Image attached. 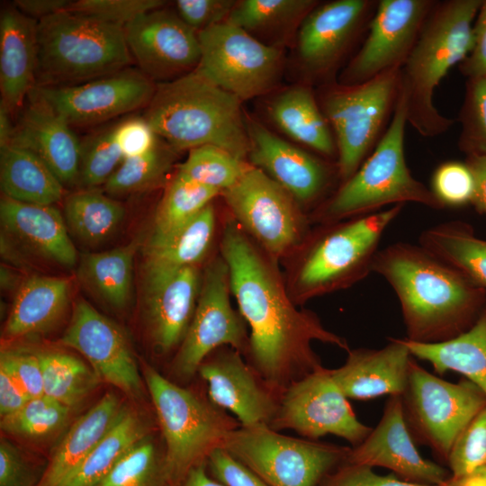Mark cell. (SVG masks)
<instances>
[{"instance_id":"1","label":"cell","mask_w":486,"mask_h":486,"mask_svg":"<svg viewBox=\"0 0 486 486\" xmlns=\"http://www.w3.org/2000/svg\"><path fill=\"white\" fill-rule=\"evenodd\" d=\"M220 254L229 268L231 294L249 328L245 359L278 395L322 367L312 342L350 349L346 338L324 327L313 311L296 307L278 262L231 217L222 226Z\"/></svg>"},{"instance_id":"2","label":"cell","mask_w":486,"mask_h":486,"mask_svg":"<svg viewBox=\"0 0 486 486\" xmlns=\"http://www.w3.org/2000/svg\"><path fill=\"white\" fill-rule=\"evenodd\" d=\"M372 272L395 292L410 341L450 340L480 317L483 288L419 244L396 242L379 249Z\"/></svg>"},{"instance_id":"3","label":"cell","mask_w":486,"mask_h":486,"mask_svg":"<svg viewBox=\"0 0 486 486\" xmlns=\"http://www.w3.org/2000/svg\"><path fill=\"white\" fill-rule=\"evenodd\" d=\"M241 103L194 69L157 84L143 117L176 151L212 145L245 160L249 138Z\"/></svg>"},{"instance_id":"4","label":"cell","mask_w":486,"mask_h":486,"mask_svg":"<svg viewBox=\"0 0 486 486\" xmlns=\"http://www.w3.org/2000/svg\"><path fill=\"white\" fill-rule=\"evenodd\" d=\"M404 204L311 230L291 258L288 292L296 305L353 286L372 272L384 231ZM285 280V279H284Z\"/></svg>"},{"instance_id":"5","label":"cell","mask_w":486,"mask_h":486,"mask_svg":"<svg viewBox=\"0 0 486 486\" xmlns=\"http://www.w3.org/2000/svg\"><path fill=\"white\" fill-rule=\"evenodd\" d=\"M482 2L436 1L400 69L407 122L422 137L439 136L454 123L435 106L434 92L448 71L472 50V26Z\"/></svg>"},{"instance_id":"6","label":"cell","mask_w":486,"mask_h":486,"mask_svg":"<svg viewBox=\"0 0 486 486\" xmlns=\"http://www.w3.org/2000/svg\"><path fill=\"white\" fill-rule=\"evenodd\" d=\"M407 123L406 104L400 91L392 117L374 151L352 176L314 209L310 221L329 224L406 202L444 209L430 188L416 179L407 166Z\"/></svg>"},{"instance_id":"7","label":"cell","mask_w":486,"mask_h":486,"mask_svg":"<svg viewBox=\"0 0 486 486\" xmlns=\"http://www.w3.org/2000/svg\"><path fill=\"white\" fill-rule=\"evenodd\" d=\"M35 86H71L126 68L132 58L123 27L62 11L38 21Z\"/></svg>"},{"instance_id":"8","label":"cell","mask_w":486,"mask_h":486,"mask_svg":"<svg viewBox=\"0 0 486 486\" xmlns=\"http://www.w3.org/2000/svg\"><path fill=\"white\" fill-rule=\"evenodd\" d=\"M143 374L165 440L163 470L171 486L194 467L206 464L240 424L209 398H201L154 368L146 365Z\"/></svg>"},{"instance_id":"9","label":"cell","mask_w":486,"mask_h":486,"mask_svg":"<svg viewBox=\"0 0 486 486\" xmlns=\"http://www.w3.org/2000/svg\"><path fill=\"white\" fill-rule=\"evenodd\" d=\"M400 69L355 85L326 86L320 104L335 138L338 178L345 182L382 139L400 95Z\"/></svg>"},{"instance_id":"10","label":"cell","mask_w":486,"mask_h":486,"mask_svg":"<svg viewBox=\"0 0 486 486\" xmlns=\"http://www.w3.org/2000/svg\"><path fill=\"white\" fill-rule=\"evenodd\" d=\"M350 448L285 436L267 425L240 426L222 447L267 486H318L346 463Z\"/></svg>"},{"instance_id":"11","label":"cell","mask_w":486,"mask_h":486,"mask_svg":"<svg viewBox=\"0 0 486 486\" xmlns=\"http://www.w3.org/2000/svg\"><path fill=\"white\" fill-rule=\"evenodd\" d=\"M400 397L416 444L430 448L446 464L458 436L486 406V394L473 382L444 380L419 365L414 357Z\"/></svg>"},{"instance_id":"12","label":"cell","mask_w":486,"mask_h":486,"mask_svg":"<svg viewBox=\"0 0 486 486\" xmlns=\"http://www.w3.org/2000/svg\"><path fill=\"white\" fill-rule=\"evenodd\" d=\"M220 196L231 218L277 262L290 257L311 231L310 219L295 199L251 165Z\"/></svg>"},{"instance_id":"13","label":"cell","mask_w":486,"mask_h":486,"mask_svg":"<svg viewBox=\"0 0 486 486\" xmlns=\"http://www.w3.org/2000/svg\"><path fill=\"white\" fill-rule=\"evenodd\" d=\"M200 74L240 101L269 92L282 70L280 50L223 22L198 33Z\"/></svg>"},{"instance_id":"14","label":"cell","mask_w":486,"mask_h":486,"mask_svg":"<svg viewBox=\"0 0 486 486\" xmlns=\"http://www.w3.org/2000/svg\"><path fill=\"white\" fill-rule=\"evenodd\" d=\"M231 289L228 266L221 255L204 266L196 308L173 362L176 375L194 376L213 351L230 346L244 357L249 332L240 312L230 302Z\"/></svg>"},{"instance_id":"15","label":"cell","mask_w":486,"mask_h":486,"mask_svg":"<svg viewBox=\"0 0 486 486\" xmlns=\"http://www.w3.org/2000/svg\"><path fill=\"white\" fill-rule=\"evenodd\" d=\"M269 427L278 432L292 429L310 440L334 435L352 447L372 430L357 418L348 399L333 380L330 369L323 366L284 391Z\"/></svg>"},{"instance_id":"16","label":"cell","mask_w":486,"mask_h":486,"mask_svg":"<svg viewBox=\"0 0 486 486\" xmlns=\"http://www.w3.org/2000/svg\"><path fill=\"white\" fill-rule=\"evenodd\" d=\"M157 84L139 68H126L81 84L35 86L30 94L48 104L70 126L105 122L150 103Z\"/></svg>"},{"instance_id":"17","label":"cell","mask_w":486,"mask_h":486,"mask_svg":"<svg viewBox=\"0 0 486 486\" xmlns=\"http://www.w3.org/2000/svg\"><path fill=\"white\" fill-rule=\"evenodd\" d=\"M435 0H380L366 37L339 76L342 85L365 82L400 69L415 46Z\"/></svg>"},{"instance_id":"18","label":"cell","mask_w":486,"mask_h":486,"mask_svg":"<svg viewBox=\"0 0 486 486\" xmlns=\"http://www.w3.org/2000/svg\"><path fill=\"white\" fill-rule=\"evenodd\" d=\"M123 31L131 58L154 82L171 81L199 64L198 34L176 11L163 7L151 10L130 22Z\"/></svg>"},{"instance_id":"19","label":"cell","mask_w":486,"mask_h":486,"mask_svg":"<svg viewBox=\"0 0 486 486\" xmlns=\"http://www.w3.org/2000/svg\"><path fill=\"white\" fill-rule=\"evenodd\" d=\"M378 1L335 0L318 4L297 35V57L312 77L328 78L368 24Z\"/></svg>"},{"instance_id":"20","label":"cell","mask_w":486,"mask_h":486,"mask_svg":"<svg viewBox=\"0 0 486 486\" xmlns=\"http://www.w3.org/2000/svg\"><path fill=\"white\" fill-rule=\"evenodd\" d=\"M248 163L285 189L305 211L318 207L338 168L283 140L261 123L247 121Z\"/></svg>"},{"instance_id":"21","label":"cell","mask_w":486,"mask_h":486,"mask_svg":"<svg viewBox=\"0 0 486 486\" xmlns=\"http://www.w3.org/2000/svg\"><path fill=\"white\" fill-rule=\"evenodd\" d=\"M197 373L207 383L210 400L231 412L241 427L271 424L281 396L240 352L230 346L218 348L205 358Z\"/></svg>"},{"instance_id":"22","label":"cell","mask_w":486,"mask_h":486,"mask_svg":"<svg viewBox=\"0 0 486 486\" xmlns=\"http://www.w3.org/2000/svg\"><path fill=\"white\" fill-rule=\"evenodd\" d=\"M346 463L382 467L407 482L440 485L448 468L424 458L407 427L400 395L389 396L378 424L357 446L350 448Z\"/></svg>"},{"instance_id":"23","label":"cell","mask_w":486,"mask_h":486,"mask_svg":"<svg viewBox=\"0 0 486 486\" xmlns=\"http://www.w3.org/2000/svg\"><path fill=\"white\" fill-rule=\"evenodd\" d=\"M201 266L158 268L143 266V301L154 346L167 353L181 345L198 302Z\"/></svg>"},{"instance_id":"24","label":"cell","mask_w":486,"mask_h":486,"mask_svg":"<svg viewBox=\"0 0 486 486\" xmlns=\"http://www.w3.org/2000/svg\"><path fill=\"white\" fill-rule=\"evenodd\" d=\"M61 342L80 352L100 380L132 397L140 395L141 380L125 335L88 302H77Z\"/></svg>"},{"instance_id":"25","label":"cell","mask_w":486,"mask_h":486,"mask_svg":"<svg viewBox=\"0 0 486 486\" xmlns=\"http://www.w3.org/2000/svg\"><path fill=\"white\" fill-rule=\"evenodd\" d=\"M29 104L14 125L9 145L30 150L58 176L64 186L76 185L80 140L71 126L43 101L29 94Z\"/></svg>"},{"instance_id":"26","label":"cell","mask_w":486,"mask_h":486,"mask_svg":"<svg viewBox=\"0 0 486 486\" xmlns=\"http://www.w3.org/2000/svg\"><path fill=\"white\" fill-rule=\"evenodd\" d=\"M412 358L403 338H389L382 348L349 349L346 362L330 374L347 399L400 395Z\"/></svg>"},{"instance_id":"27","label":"cell","mask_w":486,"mask_h":486,"mask_svg":"<svg viewBox=\"0 0 486 486\" xmlns=\"http://www.w3.org/2000/svg\"><path fill=\"white\" fill-rule=\"evenodd\" d=\"M4 230L39 256L67 268L77 263L64 216L54 205L26 203L4 195L0 202Z\"/></svg>"},{"instance_id":"28","label":"cell","mask_w":486,"mask_h":486,"mask_svg":"<svg viewBox=\"0 0 486 486\" xmlns=\"http://www.w3.org/2000/svg\"><path fill=\"white\" fill-rule=\"evenodd\" d=\"M38 21L14 5L0 15L1 99L11 111L23 104L35 87L38 65Z\"/></svg>"},{"instance_id":"29","label":"cell","mask_w":486,"mask_h":486,"mask_svg":"<svg viewBox=\"0 0 486 486\" xmlns=\"http://www.w3.org/2000/svg\"><path fill=\"white\" fill-rule=\"evenodd\" d=\"M121 411L118 398L106 393L73 423L36 486H58L106 436Z\"/></svg>"},{"instance_id":"30","label":"cell","mask_w":486,"mask_h":486,"mask_svg":"<svg viewBox=\"0 0 486 486\" xmlns=\"http://www.w3.org/2000/svg\"><path fill=\"white\" fill-rule=\"evenodd\" d=\"M71 282L63 277L33 275L19 287L5 327L14 338L40 333L51 328L66 312Z\"/></svg>"},{"instance_id":"31","label":"cell","mask_w":486,"mask_h":486,"mask_svg":"<svg viewBox=\"0 0 486 486\" xmlns=\"http://www.w3.org/2000/svg\"><path fill=\"white\" fill-rule=\"evenodd\" d=\"M268 113L292 140L326 158H337L332 130L310 87L295 86L278 94Z\"/></svg>"},{"instance_id":"32","label":"cell","mask_w":486,"mask_h":486,"mask_svg":"<svg viewBox=\"0 0 486 486\" xmlns=\"http://www.w3.org/2000/svg\"><path fill=\"white\" fill-rule=\"evenodd\" d=\"M403 340L411 356L429 363L436 374L458 373L486 394V309L468 330L450 340L436 344Z\"/></svg>"},{"instance_id":"33","label":"cell","mask_w":486,"mask_h":486,"mask_svg":"<svg viewBox=\"0 0 486 486\" xmlns=\"http://www.w3.org/2000/svg\"><path fill=\"white\" fill-rule=\"evenodd\" d=\"M217 231L212 203L182 226L162 237H149L143 266L178 268L200 266L208 256Z\"/></svg>"},{"instance_id":"34","label":"cell","mask_w":486,"mask_h":486,"mask_svg":"<svg viewBox=\"0 0 486 486\" xmlns=\"http://www.w3.org/2000/svg\"><path fill=\"white\" fill-rule=\"evenodd\" d=\"M0 184L4 196L40 205H54L65 191L58 176L39 157L14 145L0 148Z\"/></svg>"},{"instance_id":"35","label":"cell","mask_w":486,"mask_h":486,"mask_svg":"<svg viewBox=\"0 0 486 486\" xmlns=\"http://www.w3.org/2000/svg\"><path fill=\"white\" fill-rule=\"evenodd\" d=\"M137 244L103 252L81 255L77 273L80 281L107 305L124 309L131 297L133 260Z\"/></svg>"},{"instance_id":"36","label":"cell","mask_w":486,"mask_h":486,"mask_svg":"<svg viewBox=\"0 0 486 486\" xmlns=\"http://www.w3.org/2000/svg\"><path fill=\"white\" fill-rule=\"evenodd\" d=\"M419 245L486 288V240L459 221H446L424 230Z\"/></svg>"},{"instance_id":"37","label":"cell","mask_w":486,"mask_h":486,"mask_svg":"<svg viewBox=\"0 0 486 486\" xmlns=\"http://www.w3.org/2000/svg\"><path fill=\"white\" fill-rule=\"evenodd\" d=\"M124 214L120 202L96 189H81L67 196L64 202L68 231L87 245H97L109 238Z\"/></svg>"},{"instance_id":"38","label":"cell","mask_w":486,"mask_h":486,"mask_svg":"<svg viewBox=\"0 0 486 486\" xmlns=\"http://www.w3.org/2000/svg\"><path fill=\"white\" fill-rule=\"evenodd\" d=\"M144 434L138 416L122 410L106 436L58 486H97Z\"/></svg>"},{"instance_id":"39","label":"cell","mask_w":486,"mask_h":486,"mask_svg":"<svg viewBox=\"0 0 486 486\" xmlns=\"http://www.w3.org/2000/svg\"><path fill=\"white\" fill-rule=\"evenodd\" d=\"M317 4L314 0H243L236 2L227 22L251 35L284 36Z\"/></svg>"},{"instance_id":"40","label":"cell","mask_w":486,"mask_h":486,"mask_svg":"<svg viewBox=\"0 0 486 486\" xmlns=\"http://www.w3.org/2000/svg\"><path fill=\"white\" fill-rule=\"evenodd\" d=\"M40 362L44 395L68 408L78 405L98 384L95 372L71 355L37 353Z\"/></svg>"},{"instance_id":"41","label":"cell","mask_w":486,"mask_h":486,"mask_svg":"<svg viewBox=\"0 0 486 486\" xmlns=\"http://www.w3.org/2000/svg\"><path fill=\"white\" fill-rule=\"evenodd\" d=\"M219 195V191L176 174L156 210L150 237H162L176 230Z\"/></svg>"},{"instance_id":"42","label":"cell","mask_w":486,"mask_h":486,"mask_svg":"<svg viewBox=\"0 0 486 486\" xmlns=\"http://www.w3.org/2000/svg\"><path fill=\"white\" fill-rule=\"evenodd\" d=\"M176 152L158 137L148 152L122 161L104 184L106 193L126 195L156 186L171 169Z\"/></svg>"},{"instance_id":"43","label":"cell","mask_w":486,"mask_h":486,"mask_svg":"<svg viewBox=\"0 0 486 486\" xmlns=\"http://www.w3.org/2000/svg\"><path fill=\"white\" fill-rule=\"evenodd\" d=\"M250 164L217 146L204 145L189 150L176 175L219 191L232 187Z\"/></svg>"},{"instance_id":"44","label":"cell","mask_w":486,"mask_h":486,"mask_svg":"<svg viewBox=\"0 0 486 486\" xmlns=\"http://www.w3.org/2000/svg\"><path fill=\"white\" fill-rule=\"evenodd\" d=\"M115 124L102 127L80 140L76 184L80 189H96L105 184L123 160L115 140Z\"/></svg>"},{"instance_id":"45","label":"cell","mask_w":486,"mask_h":486,"mask_svg":"<svg viewBox=\"0 0 486 486\" xmlns=\"http://www.w3.org/2000/svg\"><path fill=\"white\" fill-rule=\"evenodd\" d=\"M168 486L154 445L140 440L115 464L97 486Z\"/></svg>"},{"instance_id":"46","label":"cell","mask_w":486,"mask_h":486,"mask_svg":"<svg viewBox=\"0 0 486 486\" xmlns=\"http://www.w3.org/2000/svg\"><path fill=\"white\" fill-rule=\"evenodd\" d=\"M70 408L42 395L30 399L16 412L1 418V428L11 435L39 437L59 428Z\"/></svg>"},{"instance_id":"47","label":"cell","mask_w":486,"mask_h":486,"mask_svg":"<svg viewBox=\"0 0 486 486\" xmlns=\"http://www.w3.org/2000/svg\"><path fill=\"white\" fill-rule=\"evenodd\" d=\"M453 476L486 466V406L456 439L446 461Z\"/></svg>"},{"instance_id":"48","label":"cell","mask_w":486,"mask_h":486,"mask_svg":"<svg viewBox=\"0 0 486 486\" xmlns=\"http://www.w3.org/2000/svg\"><path fill=\"white\" fill-rule=\"evenodd\" d=\"M430 190L444 208L472 202L475 179L467 163L446 161L433 172Z\"/></svg>"},{"instance_id":"49","label":"cell","mask_w":486,"mask_h":486,"mask_svg":"<svg viewBox=\"0 0 486 486\" xmlns=\"http://www.w3.org/2000/svg\"><path fill=\"white\" fill-rule=\"evenodd\" d=\"M461 114L462 148L470 155L486 156V76L470 78Z\"/></svg>"},{"instance_id":"50","label":"cell","mask_w":486,"mask_h":486,"mask_svg":"<svg viewBox=\"0 0 486 486\" xmlns=\"http://www.w3.org/2000/svg\"><path fill=\"white\" fill-rule=\"evenodd\" d=\"M162 0H76L67 9L124 27L140 14L163 7Z\"/></svg>"},{"instance_id":"51","label":"cell","mask_w":486,"mask_h":486,"mask_svg":"<svg viewBox=\"0 0 486 486\" xmlns=\"http://www.w3.org/2000/svg\"><path fill=\"white\" fill-rule=\"evenodd\" d=\"M237 1L233 0H177L176 13L181 20L199 32L226 22Z\"/></svg>"},{"instance_id":"52","label":"cell","mask_w":486,"mask_h":486,"mask_svg":"<svg viewBox=\"0 0 486 486\" xmlns=\"http://www.w3.org/2000/svg\"><path fill=\"white\" fill-rule=\"evenodd\" d=\"M318 486H440L407 482L391 472L382 475L372 467L345 463L328 473Z\"/></svg>"},{"instance_id":"53","label":"cell","mask_w":486,"mask_h":486,"mask_svg":"<svg viewBox=\"0 0 486 486\" xmlns=\"http://www.w3.org/2000/svg\"><path fill=\"white\" fill-rule=\"evenodd\" d=\"M0 364L10 370L29 399L44 395L42 370L37 354L18 349L3 350Z\"/></svg>"},{"instance_id":"54","label":"cell","mask_w":486,"mask_h":486,"mask_svg":"<svg viewBox=\"0 0 486 486\" xmlns=\"http://www.w3.org/2000/svg\"><path fill=\"white\" fill-rule=\"evenodd\" d=\"M115 140L124 159L148 152L158 137L144 117L133 116L115 124Z\"/></svg>"},{"instance_id":"55","label":"cell","mask_w":486,"mask_h":486,"mask_svg":"<svg viewBox=\"0 0 486 486\" xmlns=\"http://www.w3.org/2000/svg\"><path fill=\"white\" fill-rule=\"evenodd\" d=\"M206 464L212 476L226 486H267L222 448L212 452Z\"/></svg>"},{"instance_id":"56","label":"cell","mask_w":486,"mask_h":486,"mask_svg":"<svg viewBox=\"0 0 486 486\" xmlns=\"http://www.w3.org/2000/svg\"><path fill=\"white\" fill-rule=\"evenodd\" d=\"M33 481V474L19 451L1 439L0 486H32Z\"/></svg>"},{"instance_id":"57","label":"cell","mask_w":486,"mask_h":486,"mask_svg":"<svg viewBox=\"0 0 486 486\" xmlns=\"http://www.w3.org/2000/svg\"><path fill=\"white\" fill-rule=\"evenodd\" d=\"M460 64L462 72L470 78L486 76V1L473 22L472 50Z\"/></svg>"},{"instance_id":"58","label":"cell","mask_w":486,"mask_h":486,"mask_svg":"<svg viewBox=\"0 0 486 486\" xmlns=\"http://www.w3.org/2000/svg\"><path fill=\"white\" fill-rule=\"evenodd\" d=\"M29 400V397L14 374L4 364H0L1 418L16 412Z\"/></svg>"},{"instance_id":"59","label":"cell","mask_w":486,"mask_h":486,"mask_svg":"<svg viewBox=\"0 0 486 486\" xmlns=\"http://www.w3.org/2000/svg\"><path fill=\"white\" fill-rule=\"evenodd\" d=\"M71 0H16L14 5L25 15L37 21L66 11Z\"/></svg>"},{"instance_id":"60","label":"cell","mask_w":486,"mask_h":486,"mask_svg":"<svg viewBox=\"0 0 486 486\" xmlns=\"http://www.w3.org/2000/svg\"><path fill=\"white\" fill-rule=\"evenodd\" d=\"M475 179V193L472 203L486 213V156L470 155L467 162Z\"/></svg>"},{"instance_id":"61","label":"cell","mask_w":486,"mask_h":486,"mask_svg":"<svg viewBox=\"0 0 486 486\" xmlns=\"http://www.w3.org/2000/svg\"><path fill=\"white\" fill-rule=\"evenodd\" d=\"M206 465L202 464L194 467L179 482L171 486H226L207 473Z\"/></svg>"},{"instance_id":"62","label":"cell","mask_w":486,"mask_h":486,"mask_svg":"<svg viewBox=\"0 0 486 486\" xmlns=\"http://www.w3.org/2000/svg\"><path fill=\"white\" fill-rule=\"evenodd\" d=\"M440 486H486V466L466 474L450 475Z\"/></svg>"},{"instance_id":"63","label":"cell","mask_w":486,"mask_h":486,"mask_svg":"<svg viewBox=\"0 0 486 486\" xmlns=\"http://www.w3.org/2000/svg\"><path fill=\"white\" fill-rule=\"evenodd\" d=\"M11 110L6 104L0 100V148L10 144L14 125L11 122Z\"/></svg>"}]
</instances>
